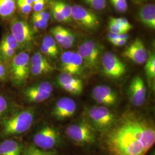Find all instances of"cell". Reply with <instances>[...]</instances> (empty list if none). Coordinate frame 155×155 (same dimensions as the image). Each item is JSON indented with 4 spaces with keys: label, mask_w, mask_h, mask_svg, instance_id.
I'll use <instances>...</instances> for the list:
<instances>
[{
    "label": "cell",
    "mask_w": 155,
    "mask_h": 155,
    "mask_svg": "<svg viewBox=\"0 0 155 155\" xmlns=\"http://www.w3.org/2000/svg\"><path fill=\"white\" fill-rule=\"evenodd\" d=\"M105 134L110 155H147L155 144V124L142 114L127 111Z\"/></svg>",
    "instance_id": "1"
},
{
    "label": "cell",
    "mask_w": 155,
    "mask_h": 155,
    "mask_svg": "<svg viewBox=\"0 0 155 155\" xmlns=\"http://www.w3.org/2000/svg\"><path fill=\"white\" fill-rule=\"evenodd\" d=\"M35 119V111L32 107L9 111L0 124V136L4 139L22 135L32 127Z\"/></svg>",
    "instance_id": "2"
},
{
    "label": "cell",
    "mask_w": 155,
    "mask_h": 155,
    "mask_svg": "<svg viewBox=\"0 0 155 155\" xmlns=\"http://www.w3.org/2000/svg\"><path fill=\"white\" fill-rule=\"evenodd\" d=\"M97 132L106 133L116 121L115 114L105 106H94L88 108L84 118Z\"/></svg>",
    "instance_id": "3"
},
{
    "label": "cell",
    "mask_w": 155,
    "mask_h": 155,
    "mask_svg": "<svg viewBox=\"0 0 155 155\" xmlns=\"http://www.w3.org/2000/svg\"><path fill=\"white\" fill-rule=\"evenodd\" d=\"M97 131L84 119L68 125L65 130L67 136L79 145L94 144Z\"/></svg>",
    "instance_id": "4"
},
{
    "label": "cell",
    "mask_w": 155,
    "mask_h": 155,
    "mask_svg": "<svg viewBox=\"0 0 155 155\" xmlns=\"http://www.w3.org/2000/svg\"><path fill=\"white\" fill-rule=\"evenodd\" d=\"M62 141L61 134L56 127L48 124L41 127L34 134L33 144L41 150H54Z\"/></svg>",
    "instance_id": "5"
},
{
    "label": "cell",
    "mask_w": 155,
    "mask_h": 155,
    "mask_svg": "<svg viewBox=\"0 0 155 155\" xmlns=\"http://www.w3.org/2000/svg\"><path fill=\"white\" fill-rule=\"evenodd\" d=\"M12 81L20 86L26 82L30 73V57L27 52H21L13 57L10 63Z\"/></svg>",
    "instance_id": "6"
},
{
    "label": "cell",
    "mask_w": 155,
    "mask_h": 155,
    "mask_svg": "<svg viewBox=\"0 0 155 155\" xmlns=\"http://www.w3.org/2000/svg\"><path fill=\"white\" fill-rule=\"evenodd\" d=\"M53 91V86L47 81L41 82L28 86L22 91L26 100L31 103H40L48 100Z\"/></svg>",
    "instance_id": "7"
},
{
    "label": "cell",
    "mask_w": 155,
    "mask_h": 155,
    "mask_svg": "<svg viewBox=\"0 0 155 155\" xmlns=\"http://www.w3.org/2000/svg\"><path fill=\"white\" fill-rule=\"evenodd\" d=\"M104 72L108 77L118 79L126 72V66L117 56L111 52H106L102 58Z\"/></svg>",
    "instance_id": "8"
},
{
    "label": "cell",
    "mask_w": 155,
    "mask_h": 155,
    "mask_svg": "<svg viewBox=\"0 0 155 155\" xmlns=\"http://www.w3.org/2000/svg\"><path fill=\"white\" fill-rule=\"evenodd\" d=\"M71 9L72 19L79 25L89 29H94L99 27L100 20L93 12L79 5L72 6Z\"/></svg>",
    "instance_id": "9"
},
{
    "label": "cell",
    "mask_w": 155,
    "mask_h": 155,
    "mask_svg": "<svg viewBox=\"0 0 155 155\" xmlns=\"http://www.w3.org/2000/svg\"><path fill=\"white\" fill-rule=\"evenodd\" d=\"M61 67L63 72L74 76L81 75L83 73V60L78 52L66 51L61 55Z\"/></svg>",
    "instance_id": "10"
},
{
    "label": "cell",
    "mask_w": 155,
    "mask_h": 155,
    "mask_svg": "<svg viewBox=\"0 0 155 155\" xmlns=\"http://www.w3.org/2000/svg\"><path fill=\"white\" fill-rule=\"evenodd\" d=\"M127 95L133 105L139 107L144 104L146 98L147 89L141 78L139 76L133 78L129 85Z\"/></svg>",
    "instance_id": "11"
},
{
    "label": "cell",
    "mask_w": 155,
    "mask_h": 155,
    "mask_svg": "<svg viewBox=\"0 0 155 155\" xmlns=\"http://www.w3.org/2000/svg\"><path fill=\"white\" fill-rule=\"evenodd\" d=\"M77 110L76 102L69 97L58 100L52 110V115L58 120H64L73 116Z\"/></svg>",
    "instance_id": "12"
},
{
    "label": "cell",
    "mask_w": 155,
    "mask_h": 155,
    "mask_svg": "<svg viewBox=\"0 0 155 155\" xmlns=\"http://www.w3.org/2000/svg\"><path fill=\"white\" fill-rule=\"evenodd\" d=\"M11 33L19 45L24 46L33 40L32 31L28 23L23 20L14 19L11 22Z\"/></svg>",
    "instance_id": "13"
},
{
    "label": "cell",
    "mask_w": 155,
    "mask_h": 155,
    "mask_svg": "<svg viewBox=\"0 0 155 155\" xmlns=\"http://www.w3.org/2000/svg\"><path fill=\"white\" fill-rule=\"evenodd\" d=\"M122 55L138 64L145 63L148 58L147 51L144 43L139 38L136 39L123 51Z\"/></svg>",
    "instance_id": "14"
},
{
    "label": "cell",
    "mask_w": 155,
    "mask_h": 155,
    "mask_svg": "<svg viewBox=\"0 0 155 155\" xmlns=\"http://www.w3.org/2000/svg\"><path fill=\"white\" fill-rule=\"evenodd\" d=\"M91 95L97 103L107 107L115 105L117 101L116 93L110 87L106 85L95 86L92 91Z\"/></svg>",
    "instance_id": "15"
},
{
    "label": "cell",
    "mask_w": 155,
    "mask_h": 155,
    "mask_svg": "<svg viewBox=\"0 0 155 155\" xmlns=\"http://www.w3.org/2000/svg\"><path fill=\"white\" fill-rule=\"evenodd\" d=\"M24 147L16 137L4 138L0 141V155H22Z\"/></svg>",
    "instance_id": "16"
},
{
    "label": "cell",
    "mask_w": 155,
    "mask_h": 155,
    "mask_svg": "<svg viewBox=\"0 0 155 155\" xmlns=\"http://www.w3.org/2000/svg\"><path fill=\"white\" fill-rule=\"evenodd\" d=\"M86 53L87 59L84 63V66L90 69L95 67L100 56V48L94 41L88 40L83 43Z\"/></svg>",
    "instance_id": "17"
},
{
    "label": "cell",
    "mask_w": 155,
    "mask_h": 155,
    "mask_svg": "<svg viewBox=\"0 0 155 155\" xmlns=\"http://www.w3.org/2000/svg\"><path fill=\"white\" fill-rule=\"evenodd\" d=\"M140 21L145 26L155 29V6L154 4H149L143 6L139 10Z\"/></svg>",
    "instance_id": "18"
},
{
    "label": "cell",
    "mask_w": 155,
    "mask_h": 155,
    "mask_svg": "<svg viewBox=\"0 0 155 155\" xmlns=\"http://www.w3.org/2000/svg\"><path fill=\"white\" fill-rule=\"evenodd\" d=\"M57 82L61 87L63 85H68L82 90L83 89V82L80 79L65 72L59 75Z\"/></svg>",
    "instance_id": "19"
},
{
    "label": "cell",
    "mask_w": 155,
    "mask_h": 155,
    "mask_svg": "<svg viewBox=\"0 0 155 155\" xmlns=\"http://www.w3.org/2000/svg\"><path fill=\"white\" fill-rule=\"evenodd\" d=\"M16 11V0H0V17L4 19L11 17Z\"/></svg>",
    "instance_id": "20"
},
{
    "label": "cell",
    "mask_w": 155,
    "mask_h": 155,
    "mask_svg": "<svg viewBox=\"0 0 155 155\" xmlns=\"http://www.w3.org/2000/svg\"><path fill=\"white\" fill-rule=\"evenodd\" d=\"M22 155H58L55 150H41L36 147L33 144L24 147Z\"/></svg>",
    "instance_id": "21"
},
{
    "label": "cell",
    "mask_w": 155,
    "mask_h": 155,
    "mask_svg": "<svg viewBox=\"0 0 155 155\" xmlns=\"http://www.w3.org/2000/svg\"><path fill=\"white\" fill-rule=\"evenodd\" d=\"M145 71L147 77L149 80H153L155 78V55L151 54L145 61Z\"/></svg>",
    "instance_id": "22"
},
{
    "label": "cell",
    "mask_w": 155,
    "mask_h": 155,
    "mask_svg": "<svg viewBox=\"0 0 155 155\" xmlns=\"http://www.w3.org/2000/svg\"><path fill=\"white\" fill-rule=\"evenodd\" d=\"M55 1L56 5L59 8L60 11H61L63 16L64 17L66 20V22L71 21L72 19L71 6L61 1Z\"/></svg>",
    "instance_id": "23"
},
{
    "label": "cell",
    "mask_w": 155,
    "mask_h": 155,
    "mask_svg": "<svg viewBox=\"0 0 155 155\" xmlns=\"http://www.w3.org/2000/svg\"><path fill=\"white\" fill-rule=\"evenodd\" d=\"M54 68L50 64L30 66V72L33 76H39L52 71Z\"/></svg>",
    "instance_id": "24"
},
{
    "label": "cell",
    "mask_w": 155,
    "mask_h": 155,
    "mask_svg": "<svg viewBox=\"0 0 155 155\" xmlns=\"http://www.w3.org/2000/svg\"><path fill=\"white\" fill-rule=\"evenodd\" d=\"M16 50L5 47H0V59L7 63H11L15 55Z\"/></svg>",
    "instance_id": "25"
},
{
    "label": "cell",
    "mask_w": 155,
    "mask_h": 155,
    "mask_svg": "<svg viewBox=\"0 0 155 155\" xmlns=\"http://www.w3.org/2000/svg\"><path fill=\"white\" fill-rule=\"evenodd\" d=\"M0 47H5L11 49L16 50L18 45L16 40L11 33L5 36L0 42Z\"/></svg>",
    "instance_id": "26"
},
{
    "label": "cell",
    "mask_w": 155,
    "mask_h": 155,
    "mask_svg": "<svg viewBox=\"0 0 155 155\" xmlns=\"http://www.w3.org/2000/svg\"><path fill=\"white\" fill-rule=\"evenodd\" d=\"M64 39L61 46L64 48H69L72 47L75 41L74 34L68 29L64 28Z\"/></svg>",
    "instance_id": "27"
},
{
    "label": "cell",
    "mask_w": 155,
    "mask_h": 155,
    "mask_svg": "<svg viewBox=\"0 0 155 155\" xmlns=\"http://www.w3.org/2000/svg\"><path fill=\"white\" fill-rule=\"evenodd\" d=\"M50 63L46 58L41 53L36 52L30 60V66L50 64Z\"/></svg>",
    "instance_id": "28"
},
{
    "label": "cell",
    "mask_w": 155,
    "mask_h": 155,
    "mask_svg": "<svg viewBox=\"0 0 155 155\" xmlns=\"http://www.w3.org/2000/svg\"><path fill=\"white\" fill-rule=\"evenodd\" d=\"M64 28L61 26H56L51 29V32L58 44L61 45L64 39Z\"/></svg>",
    "instance_id": "29"
},
{
    "label": "cell",
    "mask_w": 155,
    "mask_h": 155,
    "mask_svg": "<svg viewBox=\"0 0 155 155\" xmlns=\"http://www.w3.org/2000/svg\"><path fill=\"white\" fill-rule=\"evenodd\" d=\"M9 111V104L5 97L0 94V124L6 114Z\"/></svg>",
    "instance_id": "30"
},
{
    "label": "cell",
    "mask_w": 155,
    "mask_h": 155,
    "mask_svg": "<svg viewBox=\"0 0 155 155\" xmlns=\"http://www.w3.org/2000/svg\"><path fill=\"white\" fill-rule=\"evenodd\" d=\"M51 11L52 12L53 16L56 20H57L59 22H66V20L64 17L63 16L59 8L56 5L55 1L51 2Z\"/></svg>",
    "instance_id": "31"
},
{
    "label": "cell",
    "mask_w": 155,
    "mask_h": 155,
    "mask_svg": "<svg viewBox=\"0 0 155 155\" xmlns=\"http://www.w3.org/2000/svg\"><path fill=\"white\" fill-rule=\"evenodd\" d=\"M32 21L34 28L36 30L45 29L48 25V21H46L41 17L36 16L34 13L32 15Z\"/></svg>",
    "instance_id": "32"
},
{
    "label": "cell",
    "mask_w": 155,
    "mask_h": 155,
    "mask_svg": "<svg viewBox=\"0 0 155 155\" xmlns=\"http://www.w3.org/2000/svg\"><path fill=\"white\" fill-rule=\"evenodd\" d=\"M110 1L117 11L120 13L127 11V0H110Z\"/></svg>",
    "instance_id": "33"
},
{
    "label": "cell",
    "mask_w": 155,
    "mask_h": 155,
    "mask_svg": "<svg viewBox=\"0 0 155 155\" xmlns=\"http://www.w3.org/2000/svg\"><path fill=\"white\" fill-rule=\"evenodd\" d=\"M43 44L45 45L47 47L50 48V49L53 50L56 53H59V50L58 44L52 37L50 36L49 35L45 36L43 40Z\"/></svg>",
    "instance_id": "34"
},
{
    "label": "cell",
    "mask_w": 155,
    "mask_h": 155,
    "mask_svg": "<svg viewBox=\"0 0 155 155\" xmlns=\"http://www.w3.org/2000/svg\"><path fill=\"white\" fill-rule=\"evenodd\" d=\"M83 1L90 7L95 10H103L106 8V3L99 0H83Z\"/></svg>",
    "instance_id": "35"
},
{
    "label": "cell",
    "mask_w": 155,
    "mask_h": 155,
    "mask_svg": "<svg viewBox=\"0 0 155 155\" xmlns=\"http://www.w3.org/2000/svg\"><path fill=\"white\" fill-rule=\"evenodd\" d=\"M17 3L19 9L23 14L27 15L31 12V10L32 9V5H29L28 4H26L20 1H17Z\"/></svg>",
    "instance_id": "36"
},
{
    "label": "cell",
    "mask_w": 155,
    "mask_h": 155,
    "mask_svg": "<svg viewBox=\"0 0 155 155\" xmlns=\"http://www.w3.org/2000/svg\"><path fill=\"white\" fill-rule=\"evenodd\" d=\"M40 50L43 54L54 58H56L58 55V54L56 53L55 52H54L53 50L50 49V48H48V47H47L43 43L41 45Z\"/></svg>",
    "instance_id": "37"
},
{
    "label": "cell",
    "mask_w": 155,
    "mask_h": 155,
    "mask_svg": "<svg viewBox=\"0 0 155 155\" xmlns=\"http://www.w3.org/2000/svg\"><path fill=\"white\" fill-rule=\"evenodd\" d=\"M109 28L110 30V32L116 33L118 35L121 33H125V32H124L122 31V29L120 28L117 25L114 24V23H112V22H109Z\"/></svg>",
    "instance_id": "38"
},
{
    "label": "cell",
    "mask_w": 155,
    "mask_h": 155,
    "mask_svg": "<svg viewBox=\"0 0 155 155\" xmlns=\"http://www.w3.org/2000/svg\"><path fill=\"white\" fill-rule=\"evenodd\" d=\"M45 1H39L38 2L33 4L32 7H33V10L35 12H38L43 11V9L45 6Z\"/></svg>",
    "instance_id": "39"
},
{
    "label": "cell",
    "mask_w": 155,
    "mask_h": 155,
    "mask_svg": "<svg viewBox=\"0 0 155 155\" xmlns=\"http://www.w3.org/2000/svg\"><path fill=\"white\" fill-rule=\"evenodd\" d=\"M35 15H36V16L41 17V18L44 19L46 21H48L50 18V13L47 12L43 11H41L38 12H34L33 13Z\"/></svg>",
    "instance_id": "40"
},
{
    "label": "cell",
    "mask_w": 155,
    "mask_h": 155,
    "mask_svg": "<svg viewBox=\"0 0 155 155\" xmlns=\"http://www.w3.org/2000/svg\"><path fill=\"white\" fill-rule=\"evenodd\" d=\"M6 77L5 67L0 59V80H4Z\"/></svg>",
    "instance_id": "41"
},
{
    "label": "cell",
    "mask_w": 155,
    "mask_h": 155,
    "mask_svg": "<svg viewBox=\"0 0 155 155\" xmlns=\"http://www.w3.org/2000/svg\"><path fill=\"white\" fill-rule=\"evenodd\" d=\"M118 39L127 40V39H129V35L127 33H120L118 35Z\"/></svg>",
    "instance_id": "42"
},
{
    "label": "cell",
    "mask_w": 155,
    "mask_h": 155,
    "mask_svg": "<svg viewBox=\"0 0 155 155\" xmlns=\"http://www.w3.org/2000/svg\"><path fill=\"white\" fill-rule=\"evenodd\" d=\"M107 36H108V39H109V40L113 39H118V34L110 32V33H108Z\"/></svg>",
    "instance_id": "43"
},
{
    "label": "cell",
    "mask_w": 155,
    "mask_h": 155,
    "mask_svg": "<svg viewBox=\"0 0 155 155\" xmlns=\"http://www.w3.org/2000/svg\"><path fill=\"white\" fill-rule=\"evenodd\" d=\"M127 40H122V39H118V44H117V46L119 47H122L124 46V45L127 43Z\"/></svg>",
    "instance_id": "44"
},
{
    "label": "cell",
    "mask_w": 155,
    "mask_h": 155,
    "mask_svg": "<svg viewBox=\"0 0 155 155\" xmlns=\"http://www.w3.org/2000/svg\"><path fill=\"white\" fill-rule=\"evenodd\" d=\"M109 41L112 45L117 46L118 41V39H110V40H109Z\"/></svg>",
    "instance_id": "45"
},
{
    "label": "cell",
    "mask_w": 155,
    "mask_h": 155,
    "mask_svg": "<svg viewBox=\"0 0 155 155\" xmlns=\"http://www.w3.org/2000/svg\"><path fill=\"white\" fill-rule=\"evenodd\" d=\"M45 1V0H32L33 4L36 3V2H39V1Z\"/></svg>",
    "instance_id": "46"
},
{
    "label": "cell",
    "mask_w": 155,
    "mask_h": 155,
    "mask_svg": "<svg viewBox=\"0 0 155 155\" xmlns=\"http://www.w3.org/2000/svg\"><path fill=\"white\" fill-rule=\"evenodd\" d=\"M100 1H101V2H105V3H106V0H99Z\"/></svg>",
    "instance_id": "47"
},
{
    "label": "cell",
    "mask_w": 155,
    "mask_h": 155,
    "mask_svg": "<svg viewBox=\"0 0 155 155\" xmlns=\"http://www.w3.org/2000/svg\"><path fill=\"white\" fill-rule=\"evenodd\" d=\"M45 1H50V0H45Z\"/></svg>",
    "instance_id": "48"
},
{
    "label": "cell",
    "mask_w": 155,
    "mask_h": 155,
    "mask_svg": "<svg viewBox=\"0 0 155 155\" xmlns=\"http://www.w3.org/2000/svg\"><path fill=\"white\" fill-rule=\"evenodd\" d=\"M21 1H22V0H21Z\"/></svg>",
    "instance_id": "49"
}]
</instances>
